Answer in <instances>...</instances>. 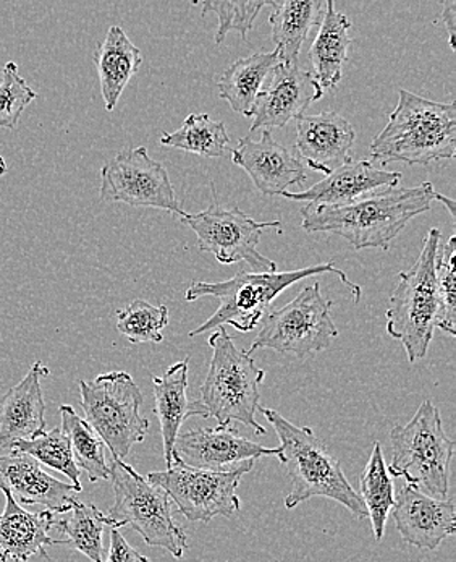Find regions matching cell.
Instances as JSON below:
<instances>
[{
  "instance_id": "cell-32",
  "label": "cell",
  "mask_w": 456,
  "mask_h": 562,
  "mask_svg": "<svg viewBox=\"0 0 456 562\" xmlns=\"http://www.w3.org/2000/svg\"><path fill=\"white\" fill-rule=\"evenodd\" d=\"M12 449L29 454L37 463H43L49 469L64 473L70 480L71 485L83 488L80 483L81 470L78 469L77 462H75L70 441L60 428L44 431L43 435L30 439V441L15 442Z\"/></svg>"
},
{
  "instance_id": "cell-17",
  "label": "cell",
  "mask_w": 456,
  "mask_h": 562,
  "mask_svg": "<svg viewBox=\"0 0 456 562\" xmlns=\"http://www.w3.org/2000/svg\"><path fill=\"white\" fill-rule=\"evenodd\" d=\"M391 513L401 538L420 550H437L456 531L455 501L435 499L413 485L400 490Z\"/></svg>"
},
{
  "instance_id": "cell-31",
  "label": "cell",
  "mask_w": 456,
  "mask_h": 562,
  "mask_svg": "<svg viewBox=\"0 0 456 562\" xmlns=\"http://www.w3.org/2000/svg\"><path fill=\"white\" fill-rule=\"evenodd\" d=\"M60 418H62V430L70 441L71 452L78 469L84 470L90 476V482L109 480L107 459H105V445L99 438L96 431L87 424V420L77 415L71 405H60Z\"/></svg>"
},
{
  "instance_id": "cell-4",
  "label": "cell",
  "mask_w": 456,
  "mask_h": 562,
  "mask_svg": "<svg viewBox=\"0 0 456 562\" xmlns=\"http://www.w3.org/2000/svg\"><path fill=\"white\" fill-rule=\"evenodd\" d=\"M258 411L267 418L281 441L275 448V458L284 463L292 479L290 493L285 497L288 510L311 497L321 496L342 504L356 519L367 517L366 507L350 485L342 467L311 428L296 427L274 408L260 407Z\"/></svg>"
},
{
  "instance_id": "cell-30",
  "label": "cell",
  "mask_w": 456,
  "mask_h": 562,
  "mask_svg": "<svg viewBox=\"0 0 456 562\" xmlns=\"http://www.w3.org/2000/svg\"><path fill=\"white\" fill-rule=\"evenodd\" d=\"M159 143L204 158H223L230 145V136L224 122L214 121L207 114H190L179 131L163 133Z\"/></svg>"
},
{
  "instance_id": "cell-22",
  "label": "cell",
  "mask_w": 456,
  "mask_h": 562,
  "mask_svg": "<svg viewBox=\"0 0 456 562\" xmlns=\"http://www.w3.org/2000/svg\"><path fill=\"white\" fill-rule=\"evenodd\" d=\"M190 359L167 368L162 376L152 378L155 386V412L161 425L163 458L167 467L172 465L173 448L180 435V428L189 418H209L200 401L189 398Z\"/></svg>"
},
{
  "instance_id": "cell-27",
  "label": "cell",
  "mask_w": 456,
  "mask_h": 562,
  "mask_svg": "<svg viewBox=\"0 0 456 562\" xmlns=\"http://www.w3.org/2000/svg\"><path fill=\"white\" fill-rule=\"evenodd\" d=\"M278 63L281 56L277 49L238 59L217 81L219 97L227 101L237 114L253 117L254 104L262 85Z\"/></svg>"
},
{
  "instance_id": "cell-13",
  "label": "cell",
  "mask_w": 456,
  "mask_h": 562,
  "mask_svg": "<svg viewBox=\"0 0 456 562\" xmlns=\"http://www.w3.org/2000/svg\"><path fill=\"white\" fill-rule=\"evenodd\" d=\"M101 200L133 207L183 213L166 166L149 156L146 146L124 149L101 169Z\"/></svg>"
},
{
  "instance_id": "cell-25",
  "label": "cell",
  "mask_w": 456,
  "mask_h": 562,
  "mask_svg": "<svg viewBox=\"0 0 456 562\" xmlns=\"http://www.w3.org/2000/svg\"><path fill=\"white\" fill-rule=\"evenodd\" d=\"M93 59L105 109L114 111L125 88L142 66L141 50L132 43L124 29L111 26L98 44Z\"/></svg>"
},
{
  "instance_id": "cell-34",
  "label": "cell",
  "mask_w": 456,
  "mask_h": 562,
  "mask_svg": "<svg viewBox=\"0 0 456 562\" xmlns=\"http://www.w3.org/2000/svg\"><path fill=\"white\" fill-rule=\"evenodd\" d=\"M169 325V308L155 306L146 300H135L117 313V329L132 344L162 342V329Z\"/></svg>"
},
{
  "instance_id": "cell-10",
  "label": "cell",
  "mask_w": 456,
  "mask_h": 562,
  "mask_svg": "<svg viewBox=\"0 0 456 562\" xmlns=\"http://www.w3.org/2000/svg\"><path fill=\"white\" fill-rule=\"evenodd\" d=\"M332 306V300L322 295L319 282L309 284L287 305L265 316L264 326L248 353L272 349L296 359H309L324 352L339 336L330 313Z\"/></svg>"
},
{
  "instance_id": "cell-24",
  "label": "cell",
  "mask_w": 456,
  "mask_h": 562,
  "mask_svg": "<svg viewBox=\"0 0 456 562\" xmlns=\"http://www.w3.org/2000/svg\"><path fill=\"white\" fill-rule=\"evenodd\" d=\"M350 29L352 22L349 16L335 9L333 0H327L324 16L309 49V60L315 70L312 75L324 93L327 90H333L342 81L343 66L349 57V47L353 43Z\"/></svg>"
},
{
  "instance_id": "cell-9",
  "label": "cell",
  "mask_w": 456,
  "mask_h": 562,
  "mask_svg": "<svg viewBox=\"0 0 456 562\" xmlns=\"http://www.w3.org/2000/svg\"><path fill=\"white\" fill-rule=\"evenodd\" d=\"M81 407L87 424L96 431L112 458L124 461L132 448L145 441L148 418L142 417V394L125 371L99 374L93 381L81 380Z\"/></svg>"
},
{
  "instance_id": "cell-15",
  "label": "cell",
  "mask_w": 456,
  "mask_h": 562,
  "mask_svg": "<svg viewBox=\"0 0 456 562\" xmlns=\"http://www.w3.org/2000/svg\"><path fill=\"white\" fill-rule=\"evenodd\" d=\"M322 97L324 91L311 71L299 63H278L258 94L250 133L285 127L294 119L303 117L309 105Z\"/></svg>"
},
{
  "instance_id": "cell-38",
  "label": "cell",
  "mask_w": 456,
  "mask_h": 562,
  "mask_svg": "<svg viewBox=\"0 0 456 562\" xmlns=\"http://www.w3.org/2000/svg\"><path fill=\"white\" fill-rule=\"evenodd\" d=\"M442 20H444L445 30H447L448 44H451V49L455 53L456 0H447V2H444V9H442Z\"/></svg>"
},
{
  "instance_id": "cell-23",
  "label": "cell",
  "mask_w": 456,
  "mask_h": 562,
  "mask_svg": "<svg viewBox=\"0 0 456 562\" xmlns=\"http://www.w3.org/2000/svg\"><path fill=\"white\" fill-rule=\"evenodd\" d=\"M5 495V509L0 516V561L26 562L34 557L47 560V547H54L49 537L54 517L49 510L32 514L19 506L9 492Z\"/></svg>"
},
{
  "instance_id": "cell-39",
  "label": "cell",
  "mask_w": 456,
  "mask_h": 562,
  "mask_svg": "<svg viewBox=\"0 0 456 562\" xmlns=\"http://www.w3.org/2000/svg\"><path fill=\"white\" fill-rule=\"evenodd\" d=\"M435 201H441V203H444L445 206H447L448 213H451L452 216V221L456 223L455 201L452 199H447V196L441 195V193H437V195H435Z\"/></svg>"
},
{
  "instance_id": "cell-16",
  "label": "cell",
  "mask_w": 456,
  "mask_h": 562,
  "mask_svg": "<svg viewBox=\"0 0 456 562\" xmlns=\"http://www.w3.org/2000/svg\"><path fill=\"white\" fill-rule=\"evenodd\" d=\"M231 162L250 176L262 195H284L288 187L308 180L305 165L290 149L275 142L271 131H262L260 139L244 136L231 149Z\"/></svg>"
},
{
  "instance_id": "cell-40",
  "label": "cell",
  "mask_w": 456,
  "mask_h": 562,
  "mask_svg": "<svg viewBox=\"0 0 456 562\" xmlns=\"http://www.w3.org/2000/svg\"><path fill=\"white\" fill-rule=\"evenodd\" d=\"M3 173H7V162L3 161L2 156H0V177H2Z\"/></svg>"
},
{
  "instance_id": "cell-26",
  "label": "cell",
  "mask_w": 456,
  "mask_h": 562,
  "mask_svg": "<svg viewBox=\"0 0 456 562\" xmlns=\"http://www.w3.org/2000/svg\"><path fill=\"white\" fill-rule=\"evenodd\" d=\"M272 41L277 44L281 63H298L303 44L309 33L322 22L324 0H271Z\"/></svg>"
},
{
  "instance_id": "cell-6",
  "label": "cell",
  "mask_w": 456,
  "mask_h": 562,
  "mask_svg": "<svg viewBox=\"0 0 456 562\" xmlns=\"http://www.w3.org/2000/svg\"><path fill=\"white\" fill-rule=\"evenodd\" d=\"M209 347L213 359L200 390L201 404L219 425L238 422L256 435H265L256 420L265 371L254 363L251 353L235 346L226 328H217L209 337Z\"/></svg>"
},
{
  "instance_id": "cell-2",
  "label": "cell",
  "mask_w": 456,
  "mask_h": 562,
  "mask_svg": "<svg viewBox=\"0 0 456 562\" xmlns=\"http://www.w3.org/2000/svg\"><path fill=\"white\" fill-rule=\"evenodd\" d=\"M456 153L455 102H437L400 90L389 124L371 143V159L383 166L404 162L431 166L454 159Z\"/></svg>"
},
{
  "instance_id": "cell-28",
  "label": "cell",
  "mask_w": 456,
  "mask_h": 562,
  "mask_svg": "<svg viewBox=\"0 0 456 562\" xmlns=\"http://www.w3.org/2000/svg\"><path fill=\"white\" fill-rule=\"evenodd\" d=\"M66 540H54V547H67L80 551L93 562H104V544L102 535L107 527L112 529L111 519L94 504L75 499L71 504V516L68 519L54 520V526Z\"/></svg>"
},
{
  "instance_id": "cell-21",
  "label": "cell",
  "mask_w": 456,
  "mask_h": 562,
  "mask_svg": "<svg viewBox=\"0 0 456 562\" xmlns=\"http://www.w3.org/2000/svg\"><path fill=\"white\" fill-rule=\"evenodd\" d=\"M49 373L46 364L33 363L29 374L0 397V448L12 449L15 442L30 441L46 431L41 381Z\"/></svg>"
},
{
  "instance_id": "cell-37",
  "label": "cell",
  "mask_w": 456,
  "mask_h": 562,
  "mask_svg": "<svg viewBox=\"0 0 456 562\" xmlns=\"http://www.w3.org/2000/svg\"><path fill=\"white\" fill-rule=\"evenodd\" d=\"M104 562H149V560L125 540L121 530L111 529V548H109L107 560Z\"/></svg>"
},
{
  "instance_id": "cell-5",
  "label": "cell",
  "mask_w": 456,
  "mask_h": 562,
  "mask_svg": "<svg viewBox=\"0 0 456 562\" xmlns=\"http://www.w3.org/2000/svg\"><path fill=\"white\" fill-rule=\"evenodd\" d=\"M391 479H404L435 499H447L451 465L456 442L442 427L441 414L431 401H424L407 425L390 431Z\"/></svg>"
},
{
  "instance_id": "cell-18",
  "label": "cell",
  "mask_w": 456,
  "mask_h": 562,
  "mask_svg": "<svg viewBox=\"0 0 456 562\" xmlns=\"http://www.w3.org/2000/svg\"><path fill=\"white\" fill-rule=\"evenodd\" d=\"M81 490L54 479L29 454L13 451L0 456V492H9L23 506H44L49 513L67 514Z\"/></svg>"
},
{
  "instance_id": "cell-14",
  "label": "cell",
  "mask_w": 456,
  "mask_h": 562,
  "mask_svg": "<svg viewBox=\"0 0 456 562\" xmlns=\"http://www.w3.org/2000/svg\"><path fill=\"white\" fill-rule=\"evenodd\" d=\"M277 456V451L241 436L231 425L197 428L179 435L172 462L179 461L193 469L209 472H251L260 458Z\"/></svg>"
},
{
  "instance_id": "cell-33",
  "label": "cell",
  "mask_w": 456,
  "mask_h": 562,
  "mask_svg": "<svg viewBox=\"0 0 456 562\" xmlns=\"http://www.w3.org/2000/svg\"><path fill=\"white\" fill-rule=\"evenodd\" d=\"M456 235L438 244L435 254V291H437V322L435 328L456 336Z\"/></svg>"
},
{
  "instance_id": "cell-11",
  "label": "cell",
  "mask_w": 456,
  "mask_h": 562,
  "mask_svg": "<svg viewBox=\"0 0 456 562\" xmlns=\"http://www.w3.org/2000/svg\"><path fill=\"white\" fill-rule=\"evenodd\" d=\"M179 217L195 232L200 250L213 255L220 265L244 261L254 272H277V263L262 257L258 245L262 232H282L281 221L261 223L248 216L240 207L228 210L217 203L196 214L183 211Z\"/></svg>"
},
{
  "instance_id": "cell-35",
  "label": "cell",
  "mask_w": 456,
  "mask_h": 562,
  "mask_svg": "<svg viewBox=\"0 0 456 562\" xmlns=\"http://www.w3.org/2000/svg\"><path fill=\"white\" fill-rule=\"evenodd\" d=\"M36 98V91L20 75L19 66L7 63L0 77V128L15 131L23 112Z\"/></svg>"
},
{
  "instance_id": "cell-29",
  "label": "cell",
  "mask_w": 456,
  "mask_h": 562,
  "mask_svg": "<svg viewBox=\"0 0 456 562\" xmlns=\"http://www.w3.org/2000/svg\"><path fill=\"white\" fill-rule=\"evenodd\" d=\"M358 495L366 507L367 517L371 519L374 538L376 541L383 540L387 519H389L391 507L395 504V495L394 480L387 472L383 445L379 441L374 442L369 461L361 473Z\"/></svg>"
},
{
  "instance_id": "cell-20",
  "label": "cell",
  "mask_w": 456,
  "mask_h": 562,
  "mask_svg": "<svg viewBox=\"0 0 456 562\" xmlns=\"http://www.w3.org/2000/svg\"><path fill=\"white\" fill-rule=\"evenodd\" d=\"M400 180V172L383 169L371 161H352L333 170L305 192H285L282 196L305 201L312 206H346L371 193L395 189Z\"/></svg>"
},
{
  "instance_id": "cell-12",
  "label": "cell",
  "mask_w": 456,
  "mask_h": 562,
  "mask_svg": "<svg viewBox=\"0 0 456 562\" xmlns=\"http://www.w3.org/2000/svg\"><path fill=\"white\" fill-rule=\"evenodd\" d=\"M247 472H209L173 461L148 480L172 497L176 509L192 522H210L214 517H231L240 510L238 486Z\"/></svg>"
},
{
  "instance_id": "cell-1",
  "label": "cell",
  "mask_w": 456,
  "mask_h": 562,
  "mask_svg": "<svg viewBox=\"0 0 456 562\" xmlns=\"http://www.w3.org/2000/svg\"><path fill=\"white\" fill-rule=\"evenodd\" d=\"M435 192L431 182L411 189L395 187L371 193L346 206H312L301 210V227L309 234L329 232L345 238L353 250L383 248L421 214L434 204Z\"/></svg>"
},
{
  "instance_id": "cell-8",
  "label": "cell",
  "mask_w": 456,
  "mask_h": 562,
  "mask_svg": "<svg viewBox=\"0 0 456 562\" xmlns=\"http://www.w3.org/2000/svg\"><path fill=\"white\" fill-rule=\"evenodd\" d=\"M441 241V231H429L417 263L398 274L400 284L390 295L387 333L391 339L400 340L410 363L428 356L434 337L437 322L435 254Z\"/></svg>"
},
{
  "instance_id": "cell-7",
  "label": "cell",
  "mask_w": 456,
  "mask_h": 562,
  "mask_svg": "<svg viewBox=\"0 0 456 562\" xmlns=\"http://www.w3.org/2000/svg\"><path fill=\"white\" fill-rule=\"evenodd\" d=\"M109 470L115 496L107 514L112 529L132 527L148 547L163 548L180 560L189 547V538L173 520L169 495L124 461L112 458Z\"/></svg>"
},
{
  "instance_id": "cell-3",
  "label": "cell",
  "mask_w": 456,
  "mask_h": 562,
  "mask_svg": "<svg viewBox=\"0 0 456 562\" xmlns=\"http://www.w3.org/2000/svg\"><path fill=\"white\" fill-rule=\"evenodd\" d=\"M321 274L339 276L340 281L352 291L355 303H360V285L350 281L349 276L333 263L309 266V268L285 272H247L240 269L228 281L193 282L192 288L186 291V302L210 297L219 300L220 306L207 322L190 333V337L200 336L210 329L224 328V325L233 326L240 333L253 331L282 292L303 279Z\"/></svg>"
},
{
  "instance_id": "cell-36",
  "label": "cell",
  "mask_w": 456,
  "mask_h": 562,
  "mask_svg": "<svg viewBox=\"0 0 456 562\" xmlns=\"http://www.w3.org/2000/svg\"><path fill=\"white\" fill-rule=\"evenodd\" d=\"M203 9V15L206 13H216L219 19V26L214 34L216 44H223L226 41L227 34L237 32L241 34L243 40H247L248 32L253 29L254 20L260 15L264 7H269V2H216V0H207V2L200 3Z\"/></svg>"
},
{
  "instance_id": "cell-19",
  "label": "cell",
  "mask_w": 456,
  "mask_h": 562,
  "mask_svg": "<svg viewBox=\"0 0 456 562\" xmlns=\"http://www.w3.org/2000/svg\"><path fill=\"white\" fill-rule=\"evenodd\" d=\"M356 132L337 112L326 111L296 119V149L309 169L332 173L353 161L352 148Z\"/></svg>"
}]
</instances>
